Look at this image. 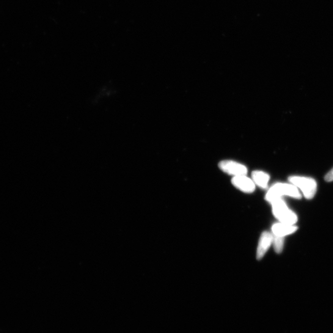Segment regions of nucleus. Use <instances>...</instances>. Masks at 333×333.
Masks as SVG:
<instances>
[{"instance_id": "nucleus-1", "label": "nucleus", "mask_w": 333, "mask_h": 333, "mask_svg": "<svg viewBox=\"0 0 333 333\" xmlns=\"http://www.w3.org/2000/svg\"><path fill=\"white\" fill-rule=\"evenodd\" d=\"M283 196H289L296 199L301 198L298 188L294 184L279 183L274 184L270 188L266 194L265 199L272 203Z\"/></svg>"}, {"instance_id": "nucleus-2", "label": "nucleus", "mask_w": 333, "mask_h": 333, "mask_svg": "<svg viewBox=\"0 0 333 333\" xmlns=\"http://www.w3.org/2000/svg\"><path fill=\"white\" fill-rule=\"evenodd\" d=\"M273 213L275 217L283 224L294 225L298 221V217L295 213L289 209L282 198L271 203Z\"/></svg>"}, {"instance_id": "nucleus-3", "label": "nucleus", "mask_w": 333, "mask_h": 333, "mask_svg": "<svg viewBox=\"0 0 333 333\" xmlns=\"http://www.w3.org/2000/svg\"><path fill=\"white\" fill-rule=\"evenodd\" d=\"M289 181L297 188H299L307 199H312L316 194L317 184L314 179L301 176H291Z\"/></svg>"}, {"instance_id": "nucleus-4", "label": "nucleus", "mask_w": 333, "mask_h": 333, "mask_svg": "<svg viewBox=\"0 0 333 333\" xmlns=\"http://www.w3.org/2000/svg\"><path fill=\"white\" fill-rule=\"evenodd\" d=\"M219 167L223 172L233 175L234 177L246 175L247 172L246 166L233 161L225 160L221 161L219 163Z\"/></svg>"}, {"instance_id": "nucleus-5", "label": "nucleus", "mask_w": 333, "mask_h": 333, "mask_svg": "<svg viewBox=\"0 0 333 333\" xmlns=\"http://www.w3.org/2000/svg\"><path fill=\"white\" fill-rule=\"evenodd\" d=\"M234 186L241 191L250 193L255 190V183L252 179H250L246 175L236 176L232 180Z\"/></svg>"}, {"instance_id": "nucleus-6", "label": "nucleus", "mask_w": 333, "mask_h": 333, "mask_svg": "<svg viewBox=\"0 0 333 333\" xmlns=\"http://www.w3.org/2000/svg\"><path fill=\"white\" fill-rule=\"evenodd\" d=\"M273 239L274 236L272 235L271 233L268 232H263L261 235L257 247V255H256L258 260H260L265 255L270 246L273 243Z\"/></svg>"}, {"instance_id": "nucleus-7", "label": "nucleus", "mask_w": 333, "mask_h": 333, "mask_svg": "<svg viewBox=\"0 0 333 333\" xmlns=\"http://www.w3.org/2000/svg\"><path fill=\"white\" fill-rule=\"evenodd\" d=\"M298 230V227L283 223H279L273 225L272 227V232L274 236L285 237V236L291 235Z\"/></svg>"}, {"instance_id": "nucleus-8", "label": "nucleus", "mask_w": 333, "mask_h": 333, "mask_svg": "<svg viewBox=\"0 0 333 333\" xmlns=\"http://www.w3.org/2000/svg\"><path fill=\"white\" fill-rule=\"evenodd\" d=\"M252 178L254 183L260 188H268L270 180V176L268 173L260 170H255L252 173Z\"/></svg>"}, {"instance_id": "nucleus-9", "label": "nucleus", "mask_w": 333, "mask_h": 333, "mask_svg": "<svg viewBox=\"0 0 333 333\" xmlns=\"http://www.w3.org/2000/svg\"><path fill=\"white\" fill-rule=\"evenodd\" d=\"M273 243L275 251L277 253L282 252L283 249V245H284V237L275 236L273 239Z\"/></svg>"}, {"instance_id": "nucleus-10", "label": "nucleus", "mask_w": 333, "mask_h": 333, "mask_svg": "<svg viewBox=\"0 0 333 333\" xmlns=\"http://www.w3.org/2000/svg\"><path fill=\"white\" fill-rule=\"evenodd\" d=\"M324 179H325V180L327 181V182H331V181H333V168L327 173Z\"/></svg>"}]
</instances>
